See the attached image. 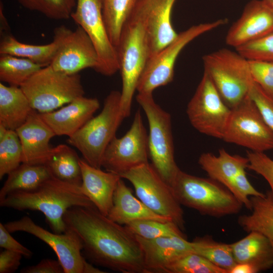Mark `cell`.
<instances>
[{
    "label": "cell",
    "mask_w": 273,
    "mask_h": 273,
    "mask_svg": "<svg viewBox=\"0 0 273 273\" xmlns=\"http://www.w3.org/2000/svg\"><path fill=\"white\" fill-rule=\"evenodd\" d=\"M171 188L179 203L202 215L215 217L236 214L243 205L224 186L211 178L180 169Z\"/></svg>",
    "instance_id": "cell-4"
},
{
    "label": "cell",
    "mask_w": 273,
    "mask_h": 273,
    "mask_svg": "<svg viewBox=\"0 0 273 273\" xmlns=\"http://www.w3.org/2000/svg\"><path fill=\"white\" fill-rule=\"evenodd\" d=\"M227 23L226 19H219L193 25L178 33L172 41L149 58L138 83V93H153L155 89L170 83L175 62L184 48L198 36Z\"/></svg>",
    "instance_id": "cell-9"
},
{
    "label": "cell",
    "mask_w": 273,
    "mask_h": 273,
    "mask_svg": "<svg viewBox=\"0 0 273 273\" xmlns=\"http://www.w3.org/2000/svg\"><path fill=\"white\" fill-rule=\"evenodd\" d=\"M163 273H228L202 256L190 252L179 258L164 270Z\"/></svg>",
    "instance_id": "cell-37"
},
{
    "label": "cell",
    "mask_w": 273,
    "mask_h": 273,
    "mask_svg": "<svg viewBox=\"0 0 273 273\" xmlns=\"http://www.w3.org/2000/svg\"><path fill=\"white\" fill-rule=\"evenodd\" d=\"M8 130L4 125L0 124V140L4 138Z\"/></svg>",
    "instance_id": "cell-48"
},
{
    "label": "cell",
    "mask_w": 273,
    "mask_h": 273,
    "mask_svg": "<svg viewBox=\"0 0 273 273\" xmlns=\"http://www.w3.org/2000/svg\"><path fill=\"white\" fill-rule=\"evenodd\" d=\"M249 63L254 82L273 100V63L255 61Z\"/></svg>",
    "instance_id": "cell-39"
},
{
    "label": "cell",
    "mask_w": 273,
    "mask_h": 273,
    "mask_svg": "<svg viewBox=\"0 0 273 273\" xmlns=\"http://www.w3.org/2000/svg\"><path fill=\"white\" fill-rule=\"evenodd\" d=\"M10 233L24 232L34 236L47 244L56 253L64 273H82L84 257L82 245L78 235L67 228L62 234L51 233L36 224L28 216L4 224Z\"/></svg>",
    "instance_id": "cell-16"
},
{
    "label": "cell",
    "mask_w": 273,
    "mask_h": 273,
    "mask_svg": "<svg viewBox=\"0 0 273 273\" xmlns=\"http://www.w3.org/2000/svg\"><path fill=\"white\" fill-rule=\"evenodd\" d=\"M236 50L249 61L273 63V31Z\"/></svg>",
    "instance_id": "cell-38"
},
{
    "label": "cell",
    "mask_w": 273,
    "mask_h": 273,
    "mask_svg": "<svg viewBox=\"0 0 273 273\" xmlns=\"http://www.w3.org/2000/svg\"><path fill=\"white\" fill-rule=\"evenodd\" d=\"M110 39L118 44L122 30L142 0H100Z\"/></svg>",
    "instance_id": "cell-31"
},
{
    "label": "cell",
    "mask_w": 273,
    "mask_h": 273,
    "mask_svg": "<svg viewBox=\"0 0 273 273\" xmlns=\"http://www.w3.org/2000/svg\"><path fill=\"white\" fill-rule=\"evenodd\" d=\"M22 150L16 130L9 129L0 140V179L22 163Z\"/></svg>",
    "instance_id": "cell-36"
},
{
    "label": "cell",
    "mask_w": 273,
    "mask_h": 273,
    "mask_svg": "<svg viewBox=\"0 0 273 273\" xmlns=\"http://www.w3.org/2000/svg\"><path fill=\"white\" fill-rule=\"evenodd\" d=\"M198 163L209 177L221 184L229 190L238 174L247 168L248 158L239 155H232L222 148L215 156L204 153L199 158Z\"/></svg>",
    "instance_id": "cell-25"
},
{
    "label": "cell",
    "mask_w": 273,
    "mask_h": 273,
    "mask_svg": "<svg viewBox=\"0 0 273 273\" xmlns=\"http://www.w3.org/2000/svg\"><path fill=\"white\" fill-rule=\"evenodd\" d=\"M124 225L135 235L145 239L171 236L186 237L182 230L172 221L142 220L134 221Z\"/></svg>",
    "instance_id": "cell-34"
},
{
    "label": "cell",
    "mask_w": 273,
    "mask_h": 273,
    "mask_svg": "<svg viewBox=\"0 0 273 273\" xmlns=\"http://www.w3.org/2000/svg\"><path fill=\"white\" fill-rule=\"evenodd\" d=\"M230 245L237 263L249 264L257 272L273 267V249L268 240L262 234L251 232Z\"/></svg>",
    "instance_id": "cell-24"
},
{
    "label": "cell",
    "mask_w": 273,
    "mask_h": 273,
    "mask_svg": "<svg viewBox=\"0 0 273 273\" xmlns=\"http://www.w3.org/2000/svg\"><path fill=\"white\" fill-rule=\"evenodd\" d=\"M59 41V36L55 31L53 41L41 45L22 42L12 34L6 33L3 34L1 38L0 54H8L28 59L43 67L51 64Z\"/></svg>",
    "instance_id": "cell-27"
},
{
    "label": "cell",
    "mask_w": 273,
    "mask_h": 273,
    "mask_svg": "<svg viewBox=\"0 0 273 273\" xmlns=\"http://www.w3.org/2000/svg\"><path fill=\"white\" fill-rule=\"evenodd\" d=\"M192 243L193 252L202 256L228 273L237 263L230 244L216 242L210 236L197 238Z\"/></svg>",
    "instance_id": "cell-33"
},
{
    "label": "cell",
    "mask_w": 273,
    "mask_h": 273,
    "mask_svg": "<svg viewBox=\"0 0 273 273\" xmlns=\"http://www.w3.org/2000/svg\"><path fill=\"white\" fill-rule=\"evenodd\" d=\"M175 1L143 0L150 57L172 41L178 35L171 21Z\"/></svg>",
    "instance_id": "cell-21"
},
{
    "label": "cell",
    "mask_w": 273,
    "mask_h": 273,
    "mask_svg": "<svg viewBox=\"0 0 273 273\" xmlns=\"http://www.w3.org/2000/svg\"><path fill=\"white\" fill-rule=\"evenodd\" d=\"M273 31V10L264 0H252L231 26L226 43L235 49Z\"/></svg>",
    "instance_id": "cell-17"
},
{
    "label": "cell",
    "mask_w": 273,
    "mask_h": 273,
    "mask_svg": "<svg viewBox=\"0 0 273 273\" xmlns=\"http://www.w3.org/2000/svg\"><path fill=\"white\" fill-rule=\"evenodd\" d=\"M0 206L19 211H40L53 232L57 234L67 230L63 216L68 209L74 206H95L82 193L80 186L53 176L35 190L9 194L0 200Z\"/></svg>",
    "instance_id": "cell-2"
},
{
    "label": "cell",
    "mask_w": 273,
    "mask_h": 273,
    "mask_svg": "<svg viewBox=\"0 0 273 273\" xmlns=\"http://www.w3.org/2000/svg\"><path fill=\"white\" fill-rule=\"evenodd\" d=\"M251 213L240 215L238 223L247 233L256 232L264 235L273 249V199L270 192L265 196H251Z\"/></svg>",
    "instance_id": "cell-28"
},
{
    "label": "cell",
    "mask_w": 273,
    "mask_h": 273,
    "mask_svg": "<svg viewBox=\"0 0 273 273\" xmlns=\"http://www.w3.org/2000/svg\"><path fill=\"white\" fill-rule=\"evenodd\" d=\"M21 273H64L60 261L52 259H43L36 265L26 266Z\"/></svg>",
    "instance_id": "cell-44"
},
{
    "label": "cell",
    "mask_w": 273,
    "mask_h": 273,
    "mask_svg": "<svg viewBox=\"0 0 273 273\" xmlns=\"http://www.w3.org/2000/svg\"><path fill=\"white\" fill-rule=\"evenodd\" d=\"M80 160L76 151L65 144L52 148L46 165L52 175L61 180L81 186Z\"/></svg>",
    "instance_id": "cell-30"
},
{
    "label": "cell",
    "mask_w": 273,
    "mask_h": 273,
    "mask_svg": "<svg viewBox=\"0 0 273 273\" xmlns=\"http://www.w3.org/2000/svg\"><path fill=\"white\" fill-rule=\"evenodd\" d=\"M231 109L223 141L253 152L273 149V131L249 94Z\"/></svg>",
    "instance_id": "cell-11"
},
{
    "label": "cell",
    "mask_w": 273,
    "mask_h": 273,
    "mask_svg": "<svg viewBox=\"0 0 273 273\" xmlns=\"http://www.w3.org/2000/svg\"><path fill=\"white\" fill-rule=\"evenodd\" d=\"M106 272L98 267H95L92 263H88L85 258L83 260L82 273H104Z\"/></svg>",
    "instance_id": "cell-47"
},
{
    "label": "cell",
    "mask_w": 273,
    "mask_h": 273,
    "mask_svg": "<svg viewBox=\"0 0 273 273\" xmlns=\"http://www.w3.org/2000/svg\"><path fill=\"white\" fill-rule=\"evenodd\" d=\"M20 87L39 113L53 111L84 95L79 73L65 74L50 65L42 67Z\"/></svg>",
    "instance_id": "cell-8"
},
{
    "label": "cell",
    "mask_w": 273,
    "mask_h": 273,
    "mask_svg": "<svg viewBox=\"0 0 273 273\" xmlns=\"http://www.w3.org/2000/svg\"><path fill=\"white\" fill-rule=\"evenodd\" d=\"M148 134L140 110L135 113L129 130L121 138L115 136L104 153L102 167L119 175L129 169L148 163Z\"/></svg>",
    "instance_id": "cell-14"
},
{
    "label": "cell",
    "mask_w": 273,
    "mask_h": 273,
    "mask_svg": "<svg viewBox=\"0 0 273 273\" xmlns=\"http://www.w3.org/2000/svg\"><path fill=\"white\" fill-rule=\"evenodd\" d=\"M60 41L50 66L67 74L78 73L86 68L96 71L99 65L97 51L89 36L79 26L72 30L64 25L56 27Z\"/></svg>",
    "instance_id": "cell-15"
},
{
    "label": "cell",
    "mask_w": 273,
    "mask_h": 273,
    "mask_svg": "<svg viewBox=\"0 0 273 273\" xmlns=\"http://www.w3.org/2000/svg\"><path fill=\"white\" fill-rule=\"evenodd\" d=\"M136 99L149 124L148 147L151 164L171 187L180 170L174 159L171 116L155 102L153 93H138Z\"/></svg>",
    "instance_id": "cell-7"
},
{
    "label": "cell",
    "mask_w": 273,
    "mask_h": 273,
    "mask_svg": "<svg viewBox=\"0 0 273 273\" xmlns=\"http://www.w3.org/2000/svg\"><path fill=\"white\" fill-rule=\"evenodd\" d=\"M80 165L82 193L101 213L107 216L113 206L114 193L121 177L117 174L93 167L84 159H80Z\"/></svg>",
    "instance_id": "cell-22"
},
{
    "label": "cell",
    "mask_w": 273,
    "mask_h": 273,
    "mask_svg": "<svg viewBox=\"0 0 273 273\" xmlns=\"http://www.w3.org/2000/svg\"><path fill=\"white\" fill-rule=\"evenodd\" d=\"M107 216L121 225L142 220L172 221L169 218L153 212L136 198L122 178L118 183L114 195L113 206Z\"/></svg>",
    "instance_id": "cell-23"
},
{
    "label": "cell",
    "mask_w": 273,
    "mask_h": 273,
    "mask_svg": "<svg viewBox=\"0 0 273 273\" xmlns=\"http://www.w3.org/2000/svg\"><path fill=\"white\" fill-rule=\"evenodd\" d=\"M124 119L121 93L112 90L105 99L101 112L68 137L67 142L80 152L87 163L101 168L105 150Z\"/></svg>",
    "instance_id": "cell-5"
},
{
    "label": "cell",
    "mask_w": 273,
    "mask_h": 273,
    "mask_svg": "<svg viewBox=\"0 0 273 273\" xmlns=\"http://www.w3.org/2000/svg\"><path fill=\"white\" fill-rule=\"evenodd\" d=\"M231 110L204 72L187 106V114L192 125L201 133L222 139Z\"/></svg>",
    "instance_id": "cell-12"
},
{
    "label": "cell",
    "mask_w": 273,
    "mask_h": 273,
    "mask_svg": "<svg viewBox=\"0 0 273 273\" xmlns=\"http://www.w3.org/2000/svg\"><path fill=\"white\" fill-rule=\"evenodd\" d=\"M92 263L122 273H146L142 249L135 235L95 207L74 206L63 216Z\"/></svg>",
    "instance_id": "cell-1"
},
{
    "label": "cell",
    "mask_w": 273,
    "mask_h": 273,
    "mask_svg": "<svg viewBox=\"0 0 273 273\" xmlns=\"http://www.w3.org/2000/svg\"><path fill=\"white\" fill-rule=\"evenodd\" d=\"M4 224L0 223V247L6 250L21 254L23 256L30 258L33 253L17 241L10 234Z\"/></svg>",
    "instance_id": "cell-43"
},
{
    "label": "cell",
    "mask_w": 273,
    "mask_h": 273,
    "mask_svg": "<svg viewBox=\"0 0 273 273\" xmlns=\"http://www.w3.org/2000/svg\"><path fill=\"white\" fill-rule=\"evenodd\" d=\"M33 110L20 87L0 83V124L16 130Z\"/></svg>",
    "instance_id": "cell-26"
},
{
    "label": "cell",
    "mask_w": 273,
    "mask_h": 273,
    "mask_svg": "<svg viewBox=\"0 0 273 273\" xmlns=\"http://www.w3.org/2000/svg\"><path fill=\"white\" fill-rule=\"evenodd\" d=\"M229 190L248 209L251 210L249 196H264L265 194L257 191L249 181L245 170L241 171L232 183Z\"/></svg>",
    "instance_id": "cell-41"
},
{
    "label": "cell",
    "mask_w": 273,
    "mask_h": 273,
    "mask_svg": "<svg viewBox=\"0 0 273 273\" xmlns=\"http://www.w3.org/2000/svg\"><path fill=\"white\" fill-rule=\"evenodd\" d=\"M16 131L22 147V163L46 165L52 149L50 141L56 134L39 113L33 110Z\"/></svg>",
    "instance_id": "cell-18"
},
{
    "label": "cell",
    "mask_w": 273,
    "mask_h": 273,
    "mask_svg": "<svg viewBox=\"0 0 273 273\" xmlns=\"http://www.w3.org/2000/svg\"><path fill=\"white\" fill-rule=\"evenodd\" d=\"M249 95L254 101L265 122L273 131V100L268 97L255 82Z\"/></svg>",
    "instance_id": "cell-42"
},
{
    "label": "cell",
    "mask_w": 273,
    "mask_h": 273,
    "mask_svg": "<svg viewBox=\"0 0 273 273\" xmlns=\"http://www.w3.org/2000/svg\"><path fill=\"white\" fill-rule=\"evenodd\" d=\"M204 72L231 109L248 94L254 81L249 61L237 51L221 49L204 55Z\"/></svg>",
    "instance_id": "cell-6"
},
{
    "label": "cell",
    "mask_w": 273,
    "mask_h": 273,
    "mask_svg": "<svg viewBox=\"0 0 273 273\" xmlns=\"http://www.w3.org/2000/svg\"><path fill=\"white\" fill-rule=\"evenodd\" d=\"M273 10V0H264Z\"/></svg>",
    "instance_id": "cell-49"
},
{
    "label": "cell",
    "mask_w": 273,
    "mask_h": 273,
    "mask_svg": "<svg viewBox=\"0 0 273 273\" xmlns=\"http://www.w3.org/2000/svg\"><path fill=\"white\" fill-rule=\"evenodd\" d=\"M255 268L246 263H236L229 273H256Z\"/></svg>",
    "instance_id": "cell-46"
},
{
    "label": "cell",
    "mask_w": 273,
    "mask_h": 273,
    "mask_svg": "<svg viewBox=\"0 0 273 273\" xmlns=\"http://www.w3.org/2000/svg\"><path fill=\"white\" fill-rule=\"evenodd\" d=\"M25 8L55 20H67L75 9L77 0H18Z\"/></svg>",
    "instance_id": "cell-35"
},
{
    "label": "cell",
    "mask_w": 273,
    "mask_h": 273,
    "mask_svg": "<svg viewBox=\"0 0 273 273\" xmlns=\"http://www.w3.org/2000/svg\"><path fill=\"white\" fill-rule=\"evenodd\" d=\"M249 160L247 168L261 175L270 188V194L273 199V160L263 152L247 151Z\"/></svg>",
    "instance_id": "cell-40"
},
{
    "label": "cell",
    "mask_w": 273,
    "mask_h": 273,
    "mask_svg": "<svg viewBox=\"0 0 273 273\" xmlns=\"http://www.w3.org/2000/svg\"><path fill=\"white\" fill-rule=\"evenodd\" d=\"M42 67L32 61L8 54H0V80L20 87Z\"/></svg>",
    "instance_id": "cell-32"
},
{
    "label": "cell",
    "mask_w": 273,
    "mask_h": 273,
    "mask_svg": "<svg viewBox=\"0 0 273 273\" xmlns=\"http://www.w3.org/2000/svg\"><path fill=\"white\" fill-rule=\"evenodd\" d=\"M97 98L78 97L56 111L39 113L56 135H73L90 119L99 109Z\"/></svg>",
    "instance_id": "cell-20"
},
{
    "label": "cell",
    "mask_w": 273,
    "mask_h": 273,
    "mask_svg": "<svg viewBox=\"0 0 273 273\" xmlns=\"http://www.w3.org/2000/svg\"><path fill=\"white\" fill-rule=\"evenodd\" d=\"M122 178L133 186L137 197L153 212L171 219L183 231L185 229L181 204L171 188L151 164L145 163L121 173Z\"/></svg>",
    "instance_id": "cell-10"
},
{
    "label": "cell",
    "mask_w": 273,
    "mask_h": 273,
    "mask_svg": "<svg viewBox=\"0 0 273 273\" xmlns=\"http://www.w3.org/2000/svg\"><path fill=\"white\" fill-rule=\"evenodd\" d=\"M135 237L144 255L146 273H163L170 264L190 252H193L192 242L186 237L171 236L154 239Z\"/></svg>",
    "instance_id": "cell-19"
},
{
    "label": "cell",
    "mask_w": 273,
    "mask_h": 273,
    "mask_svg": "<svg viewBox=\"0 0 273 273\" xmlns=\"http://www.w3.org/2000/svg\"><path fill=\"white\" fill-rule=\"evenodd\" d=\"M7 175V179L0 190V200L14 192L35 190L53 176L46 165L24 163Z\"/></svg>",
    "instance_id": "cell-29"
},
{
    "label": "cell",
    "mask_w": 273,
    "mask_h": 273,
    "mask_svg": "<svg viewBox=\"0 0 273 273\" xmlns=\"http://www.w3.org/2000/svg\"><path fill=\"white\" fill-rule=\"evenodd\" d=\"M23 255L18 252L5 249L0 253V273L15 272L20 265Z\"/></svg>",
    "instance_id": "cell-45"
},
{
    "label": "cell",
    "mask_w": 273,
    "mask_h": 273,
    "mask_svg": "<svg viewBox=\"0 0 273 273\" xmlns=\"http://www.w3.org/2000/svg\"><path fill=\"white\" fill-rule=\"evenodd\" d=\"M71 18L85 31L98 55L97 72L112 76L119 71L117 49L111 42L104 20L100 0H77Z\"/></svg>",
    "instance_id": "cell-13"
},
{
    "label": "cell",
    "mask_w": 273,
    "mask_h": 273,
    "mask_svg": "<svg viewBox=\"0 0 273 273\" xmlns=\"http://www.w3.org/2000/svg\"><path fill=\"white\" fill-rule=\"evenodd\" d=\"M122 79L121 110L129 117L139 79L150 57L143 0L124 25L116 47Z\"/></svg>",
    "instance_id": "cell-3"
}]
</instances>
